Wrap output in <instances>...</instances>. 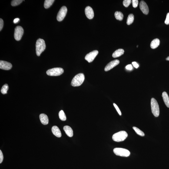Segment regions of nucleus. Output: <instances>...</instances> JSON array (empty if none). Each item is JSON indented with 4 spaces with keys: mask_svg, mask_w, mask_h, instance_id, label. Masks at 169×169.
<instances>
[{
    "mask_svg": "<svg viewBox=\"0 0 169 169\" xmlns=\"http://www.w3.org/2000/svg\"><path fill=\"white\" fill-rule=\"evenodd\" d=\"M85 78L83 74L81 73L77 74L73 79L71 82V85L74 87L79 86L83 82Z\"/></svg>",
    "mask_w": 169,
    "mask_h": 169,
    "instance_id": "1",
    "label": "nucleus"
},
{
    "mask_svg": "<svg viewBox=\"0 0 169 169\" xmlns=\"http://www.w3.org/2000/svg\"><path fill=\"white\" fill-rule=\"evenodd\" d=\"M45 48L46 45L44 40L40 38L37 40L36 44V52L38 56H40Z\"/></svg>",
    "mask_w": 169,
    "mask_h": 169,
    "instance_id": "2",
    "label": "nucleus"
},
{
    "mask_svg": "<svg viewBox=\"0 0 169 169\" xmlns=\"http://www.w3.org/2000/svg\"><path fill=\"white\" fill-rule=\"evenodd\" d=\"M128 136L126 132L125 131H121L115 134L112 136V139L114 141L119 142L124 141Z\"/></svg>",
    "mask_w": 169,
    "mask_h": 169,
    "instance_id": "3",
    "label": "nucleus"
},
{
    "mask_svg": "<svg viewBox=\"0 0 169 169\" xmlns=\"http://www.w3.org/2000/svg\"><path fill=\"white\" fill-rule=\"evenodd\" d=\"M151 104L152 113L155 117H158L159 115L160 110L159 106L156 100L154 98H152Z\"/></svg>",
    "mask_w": 169,
    "mask_h": 169,
    "instance_id": "4",
    "label": "nucleus"
},
{
    "mask_svg": "<svg viewBox=\"0 0 169 169\" xmlns=\"http://www.w3.org/2000/svg\"><path fill=\"white\" fill-rule=\"evenodd\" d=\"M64 72L63 68L57 67L47 70L46 74L47 75L51 76H57L61 75Z\"/></svg>",
    "mask_w": 169,
    "mask_h": 169,
    "instance_id": "5",
    "label": "nucleus"
},
{
    "mask_svg": "<svg viewBox=\"0 0 169 169\" xmlns=\"http://www.w3.org/2000/svg\"><path fill=\"white\" fill-rule=\"evenodd\" d=\"M114 152L116 155L121 157H128L130 154V152L129 150L123 148H115Z\"/></svg>",
    "mask_w": 169,
    "mask_h": 169,
    "instance_id": "6",
    "label": "nucleus"
},
{
    "mask_svg": "<svg viewBox=\"0 0 169 169\" xmlns=\"http://www.w3.org/2000/svg\"><path fill=\"white\" fill-rule=\"evenodd\" d=\"M24 33V30L22 27L18 26L16 27L14 33V38L17 41L21 40Z\"/></svg>",
    "mask_w": 169,
    "mask_h": 169,
    "instance_id": "7",
    "label": "nucleus"
},
{
    "mask_svg": "<svg viewBox=\"0 0 169 169\" xmlns=\"http://www.w3.org/2000/svg\"><path fill=\"white\" fill-rule=\"evenodd\" d=\"M67 11V7L63 6L57 14V19L59 21H62L65 16Z\"/></svg>",
    "mask_w": 169,
    "mask_h": 169,
    "instance_id": "8",
    "label": "nucleus"
},
{
    "mask_svg": "<svg viewBox=\"0 0 169 169\" xmlns=\"http://www.w3.org/2000/svg\"><path fill=\"white\" fill-rule=\"evenodd\" d=\"M98 53V51L95 50L90 52L86 56L85 59L90 63L92 62Z\"/></svg>",
    "mask_w": 169,
    "mask_h": 169,
    "instance_id": "9",
    "label": "nucleus"
},
{
    "mask_svg": "<svg viewBox=\"0 0 169 169\" xmlns=\"http://www.w3.org/2000/svg\"><path fill=\"white\" fill-rule=\"evenodd\" d=\"M120 61L118 60H114L109 63L105 68V71H108L112 69L114 67L118 65Z\"/></svg>",
    "mask_w": 169,
    "mask_h": 169,
    "instance_id": "10",
    "label": "nucleus"
},
{
    "mask_svg": "<svg viewBox=\"0 0 169 169\" xmlns=\"http://www.w3.org/2000/svg\"><path fill=\"white\" fill-rule=\"evenodd\" d=\"M12 65L11 63L3 61H0V68L1 69L8 70L11 69Z\"/></svg>",
    "mask_w": 169,
    "mask_h": 169,
    "instance_id": "11",
    "label": "nucleus"
},
{
    "mask_svg": "<svg viewBox=\"0 0 169 169\" xmlns=\"http://www.w3.org/2000/svg\"><path fill=\"white\" fill-rule=\"evenodd\" d=\"M140 10L143 13L147 15L149 13V8L148 6L146 3L144 1H141L139 4Z\"/></svg>",
    "mask_w": 169,
    "mask_h": 169,
    "instance_id": "12",
    "label": "nucleus"
},
{
    "mask_svg": "<svg viewBox=\"0 0 169 169\" xmlns=\"http://www.w3.org/2000/svg\"><path fill=\"white\" fill-rule=\"evenodd\" d=\"M85 13L87 18L89 19H92L94 16V13L92 8L91 7L88 6L86 8Z\"/></svg>",
    "mask_w": 169,
    "mask_h": 169,
    "instance_id": "13",
    "label": "nucleus"
},
{
    "mask_svg": "<svg viewBox=\"0 0 169 169\" xmlns=\"http://www.w3.org/2000/svg\"><path fill=\"white\" fill-rule=\"evenodd\" d=\"M52 133L55 136L57 137H60L61 136V131L59 128L57 126H54L52 127Z\"/></svg>",
    "mask_w": 169,
    "mask_h": 169,
    "instance_id": "14",
    "label": "nucleus"
},
{
    "mask_svg": "<svg viewBox=\"0 0 169 169\" xmlns=\"http://www.w3.org/2000/svg\"><path fill=\"white\" fill-rule=\"evenodd\" d=\"M40 118L41 122L43 124L46 125L49 123V119L48 116L45 114H41L40 115Z\"/></svg>",
    "mask_w": 169,
    "mask_h": 169,
    "instance_id": "15",
    "label": "nucleus"
},
{
    "mask_svg": "<svg viewBox=\"0 0 169 169\" xmlns=\"http://www.w3.org/2000/svg\"><path fill=\"white\" fill-rule=\"evenodd\" d=\"M63 129L65 132V134L68 136L71 137L73 136V131L72 129L69 126H65L64 127Z\"/></svg>",
    "mask_w": 169,
    "mask_h": 169,
    "instance_id": "16",
    "label": "nucleus"
},
{
    "mask_svg": "<svg viewBox=\"0 0 169 169\" xmlns=\"http://www.w3.org/2000/svg\"><path fill=\"white\" fill-rule=\"evenodd\" d=\"M162 97L165 105L167 107L169 108V98L168 94L166 92L164 91L163 93Z\"/></svg>",
    "mask_w": 169,
    "mask_h": 169,
    "instance_id": "17",
    "label": "nucleus"
},
{
    "mask_svg": "<svg viewBox=\"0 0 169 169\" xmlns=\"http://www.w3.org/2000/svg\"><path fill=\"white\" fill-rule=\"evenodd\" d=\"M160 43V41L159 39H155L152 41L150 44V46L153 49H155L158 46Z\"/></svg>",
    "mask_w": 169,
    "mask_h": 169,
    "instance_id": "18",
    "label": "nucleus"
},
{
    "mask_svg": "<svg viewBox=\"0 0 169 169\" xmlns=\"http://www.w3.org/2000/svg\"><path fill=\"white\" fill-rule=\"evenodd\" d=\"M124 52V50L123 49H118L113 53L112 56L114 58H117V57H119L123 55Z\"/></svg>",
    "mask_w": 169,
    "mask_h": 169,
    "instance_id": "19",
    "label": "nucleus"
},
{
    "mask_svg": "<svg viewBox=\"0 0 169 169\" xmlns=\"http://www.w3.org/2000/svg\"><path fill=\"white\" fill-rule=\"evenodd\" d=\"M115 16L117 20L121 21L124 18V15L120 11H116L115 13Z\"/></svg>",
    "mask_w": 169,
    "mask_h": 169,
    "instance_id": "20",
    "label": "nucleus"
},
{
    "mask_svg": "<svg viewBox=\"0 0 169 169\" xmlns=\"http://www.w3.org/2000/svg\"><path fill=\"white\" fill-rule=\"evenodd\" d=\"M54 1V0H45L44 3V7L45 8H49L52 5Z\"/></svg>",
    "mask_w": 169,
    "mask_h": 169,
    "instance_id": "21",
    "label": "nucleus"
},
{
    "mask_svg": "<svg viewBox=\"0 0 169 169\" xmlns=\"http://www.w3.org/2000/svg\"><path fill=\"white\" fill-rule=\"evenodd\" d=\"M134 16L133 14H130L127 17V25H131L134 22Z\"/></svg>",
    "mask_w": 169,
    "mask_h": 169,
    "instance_id": "22",
    "label": "nucleus"
},
{
    "mask_svg": "<svg viewBox=\"0 0 169 169\" xmlns=\"http://www.w3.org/2000/svg\"><path fill=\"white\" fill-rule=\"evenodd\" d=\"M59 116L60 119L62 121H65L67 119V117L65 113L62 110L60 111L59 114Z\"/></svg>",
    "mask_w": 169,
    "mask_h": 169,
    "instance_id": "23",
    "label": "nucleus"
},
{
    "mask_svg": "<svg viewBox=\"0 0 169 169\" xmlns=\"http://www.w3.org/2000/svg\"><path fill=\"white\" fill-rule=\"evenodd\" d=\"M8 86L7 84H5L1 88V93L3 94H5L7 93V91L8 89Z\"/></svg>",
    "mask_w": 169,
    "mask_h": 169,
    "instance_id": "24",
    "label": "nucleus"
},
{
    "mask_svg": "<svg viewBox=\"0 0 169 169\" xmlns=\"http://www.w3.org/2000/svg\"><path fill=\"white\" fill-rule=\"evenodd\" d=\"M133 129L137 133V134L138 135H139L142 137H144L145 136L144 133L137 127H133Z\"/></svg>",
    "mask_w": 169,
    "mask_h": 169,
    "instance_id": "25",
    "label": "nucleus"
},
{
    "mask_svg": "<svg viewBox=\"0 0 169 169\" xmlns=\"http://www.w3.org/2000/svg\"><path fill=\"white\" fill-rule=\"evenodd\" d=\"M22 0H13L11 1V5L12 6H15L20 5L22 2Z\"/></svg>",
    "mask_w": 169,
    "mask_h": 169,
    "instance_id": "26",
    "label": "nucleus"
},
{
    "mask_svg": "<svg viewBox=\"0 0 169 169\" xmlns=\"http://www.w3.org/2000/svg\"><path fill=\"white\" fill-rule=\"evenodd\" d=\"M131 3V0H124L123 1V5L126 7H127L130 5Z\"/></svg>",
    "mask_w": 169,
    "mask_h": 169,
    "instance_id": "27",
    "label": "nucleus"
},
{
    "mask_svg": "<svg viewBox=\"0 0 169 169\" xmlns=\"http://www.w3.org/2000/svg\"><path fill=\"white\" fill-rule=\"evenodd\" d=\"M133 7L134 8H136L138 5V1L137 0H133L132 1Z\"/></svg>",
    "mask_w": 169,
    "mask_h": 169,
    "instance_id": "28",
    "label": "nucleus"
},
{
    "mask_svg": "<svg viewBox=\"0 0 169 169\" xmlns=\"http://www.w3.org/2000/svg\"><path fill=\"white\" fill-rule=\"evenodd\" d=\"M114 105L116 109L117 112L118 113V114H119V115L121 116V111H120V110L119 109V108H118V106L116 104L114 103Z\"/></svg>",
    "mask_w": 169,
    "mask_h": 169,
    "instance_id": "29",
    "label": "nucleus"
},
{
    "mask_svg": "<svg viewBox=\"0 0 169 169\" xmlns=\"http://www.w3.org/2000/svg\"><path fill=\"white\" fill-rule=\"evenodd\" d=\"M165 23L167 25L169 24V13L167 14L166 18L165 21Z\"/></svg>",
    "mask_w": 169,
    "mask_h": 169,
    "instance_id": "30",
    "label": "nucleus"
},
{
    "mask_svg": "<svg viewBox=\"0 0 169 169\" xmlns=\"http://www.w3.org/2000/svg\"><path fill=\"white\" fill-rule=\"evenodd\" d=\"M3 155L2 152L1 150H0V163L1 164L2 163L3 160Z\"/></svg>",
    "mask_w": 169,
    "mask_h": 169,
    "instance_id": "31",
    "label": "nucleus"
},
{
    "mask_svg": "<svg viewBox=\"0 0 169 169\" xmlns=\"http://www.w3.org/2000/svg\"><path fill=\"white\" fill-rule=\"evenodd\" d=\"M4 21L2 18L0 19V31H1L3 27Z\"/></svg>",
    "mask_w": 169,
    "mask_h": 169,
    "instance_id": "32",
    "label": "nucleus"
},
{
    "mask_svg": "<svg viewBox=\"0 0 169 169\" xmlns=\"http://www.w3.org/2000/svg\"><path fill=\"white\" fill-rule=\"evenodd\" d=\"M134 66L136 68H137L139 67V65L136 62H133L132 63Z\"/></svg>",
    "mask_w": 169,
    "mask_h": 169,
    "instance_id": "33",
    "label": "nucleus"
},
{
    "mask_svg": "<svg viewBox=\"0 0 169 169\" xmlns=\"http://www.w3.org/2000/svg\"><path fill=\"white\" fill-rule=\"evenodd\" d=\"M126 69L128 70H131L133 69V67L131 65H127L126 67Z\"/></svg>",
    "mask_w": 169,
    "mask_h": 169,
    "instance_id": "34",
    "label": "nucleus"
},
{
    "mask_svg": "<svg viewBox=\"0 0 169 169\" xmlns=\"http://www.w3.org/2000/svg\"><path fill=\"white\" fill-rule=\"evenodd\" d=\"M20 20L19 18H15V19L14 20V23L15 24H16L17 23L19 22Z\"/></svg>",
    "mask_w": 169,
    "mask_h": 169,
    "instance_id": "35",
    "label": "nucleus"
},
{
    "mask_svg": "<svg viewBox=\"0 0 169 169\" xmlns=\"http://www.w3.org/2000/svg\"><path fill=\"white\" fill-rule=\"evenodd\" d=\"M166 60L167 61H169V57H167V58H166Z\"/></svg>",
    "mask_w": 169,
    "mask_h": 169,
    "instance_id": "36",
    "label": "nucleus"
},
{
    "mask_svg": "<svg viewBox=\"0 0 169 169\" xmlns=\"http://www.w3.org/2000/svg\"><path fill=\"white\" fill-rule=\"evenodd\" d=\"M138 45H137V47H138Z\"/></svg>",
    "mask_w": 169,
    "mask_h": 169,
    "instance_id": "37",
    "label": "nucleus"
}]
</instances>
